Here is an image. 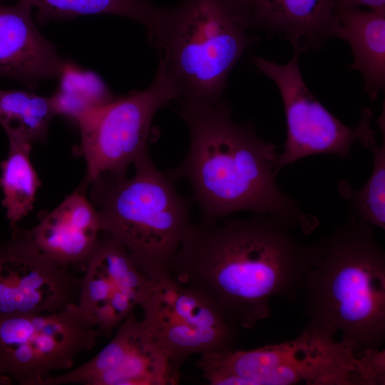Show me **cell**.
I'll use <instances>...</instances> for the list:
<instances>
[{
    "label": "cell",
    "instance_id": "1",
    "mask_svg": "<svg viewBox=\"0 0 385 385\" xmlns=\"http://www.w3.org/2000/svg\"><path fill=\"white\" fill-rule=\"evenodd\" d=\"M294 227L271 215L222 225L193 223L169 276L202 294L229 324L250 329L270 316L274 297L297 302L316 261L318 242H299Z\"/></svg>",
    "mask_w": 385,
    "mask_h": 385
},
{
    "label": "cell",
    "instance_id": "2",
    "mask_svg": "<svg viewBox=\"0 0 385 385\" xmlns=\"http://www.w3.org/2000/svg\"><path fill=\"white\" fill-rule=\"evenodd\" d=\"M188 125L190 145L182 163L168 173L190 185L202 213V222L240 211L287 219L306 234L319 225L276 183L277 146L262 139L251 123L239 124L222 98L179 105Z\"/></svg>",
    "mask_w": 385,
    "mask_h": 385
},
{
    "label": "cell",
    "instance_id": "3",
    "mask_svg": "<svg viewBox=\"0 0 385 385\" xmlns=\"http://www.w3.org/2000/svg\"><path fill=\"white\" fill-rule=\"evenodd\" d=\"M302 287L304 328L334 337L359 355L385 340V253L374 227L351 214L318 242Z\"/></svg>",
    "mask_w": 385,
    "mask_h": 385
},
{
    "label": "cell",
    "instance_id": "4",
    "mask_svg": "<svg viewBox=\"0 0 385 385\" xmlns=\"http://www.w3.org/2000/svg\"><path fill=\"white\" fill-rule=\"evenodd\" d=\"M240 0H182L163 9L148 36L171 81L178 104L222 98L227 78L254 41Z\"/></svg>",
    "mask_w": 385,
    "mask_h": 385
},
{
    "label": "cell",
    "instance_id": "5",
    "mask_svg": "<svg viewBox=\"0 0 385 385\" xmlns=\"http://www.w3.org/2000/svg\"><path fill=\"white\" fill-rule=\"evenodd\" d=\"M135 173L117 179L104 173L91 184V202L101 232L128 252L149 279L169 277L172 260L193 222L175 180L160 170L148 150L134 163Z\"/></svg>",
    "mask_w": 385,
    "mask_h": 385
},
{
    "label": "cell",
    "instance_id": "6",
    "mask_svg": "<svg viewBox=\"0 0 385 385\" xmlns=\"http://www.w3.org/2000/svg\"><path fill=\"white\" fill-rule=\"evenodd\" d=\"M196 365L212 385H366L359 355L307 328L278 344L202 354Z\"/></svg>",
    "mask_w": 385,
    "mask_h": 385
},
{
    "label": "cell",
    "instance_id": "7",
    "mask_svg": "<svg viewBox=\"0 0 385 385\" xmlns=\"http://www.w3.org/2000/svg\"><path fill=\"white\" fill-rule=\"evenodd\" d=\"M98 334L78 304L44 314H0V384L43 385L94 346Z\"/></svg>",
    "mask_w": 385,
    "mask_h": 385
},
{
    "label": "cell",
    "instance_id": "8",
    "mask_svg": "<svg viewBox=\"0 0 385 385\" xmlns=\"http://www.w3.org/2000/svg\"><path fill=\"white\" fill-rule=\"evenodd\" d=\"M175 98L171 81L158 65L146 89L82 113L76 123L87 166L85 182L91 183L104 173L117 179L126 178L128 167L148 150L155 115Z\"/></svg>",
    "mask_w": 385,
    "mask_h": 385
},
{
    "label": "cell",
    "instance_id": "9",
    "mask_svg": "<svg viewBox=\"0 0 385 385\" xmlns=\"http://www.w3.org/2000/svg\"><path fill=\"white\" fill-rule=\"evenodd\" d=\"M300 54L294 51L285 64L252 56V63L277 86L284 105L287 137L279 154V170L307 156L330 154L346 158L354 144L369 150L377 145L371 125V110L361 108L360 120L354 128L341 122L306 85L299 66Z\"/></svg>",
    "mask_w": 385,
    "mask_h": 385
},
{
    "label": "cell",
    "instance_id": "10",
    "mask_svg": "<svg viewBox=\"0 0 385 385\" xmlns=\"http://www.w3.org/2000/svg\"><path fill=\"white\" fill-rule=\"evenodd\" d=\"M140 307L145 330L178 369L193 354L235 349L240 337L206 297L170 277L155 282Z\"/></svg>",
    "mask_w": 385,
    "mask_h": 385
},
{
    "label": "cell",
    "instance_id": "11",
    "mask_svg": "<svg viewBox=\"0 0 385 385\" xmlns=\"http://www.w3.org/2000/svg\"><path fill=\"white\" fill-rule=\"evenodd\" d=\"M0 249V314L50 313L78 304L80 278L42 252L16 226Z\"/></svg>",
    "mask_w": 385,
    "mask_h": 385
},
{
    "label": "cell",
    "instance_id": "12",
    "mask_svg": "<svg viewBox=\"0 0 385 385\" xmlns=\"http://www.w3.org/2000/svg\"><path fill=\"white\" fill-rule=\"evenodd\" d=\"M84 271L78 306L99 337L111 336L135 307H141L155 282L143 273L122 245L103 232Z\"/></svg>",
    "mask_w": 385,
    "mask_h": 385
},
{
    "label": "cell",
    "instance_id": "13",
    "mask_svg": "<svg viewBox=\"0 0 385 385\" xmlns=\"http://www.w3.org/2000/svg\"><path fill=\"white\" fill-rule=\"evenodd\" d=\"M111 341L94 357L43 385H175V367L132 313L115 329Z\"/></svg>",
    "mask_w": 385,
    "mask_h": 385
},
{
    "label": "cell",
    "instance_id": "14",
    "mask_svg": "<svg viewBox=\"0 0 385 385\" xmlns=\"http://www.w3.org/2000/svg\"><path fill=\"white\" fill-rule=\"evenodd\" d=\"M32 6L23 1H0V78L16 81L29 89L58 79L66 61L39 31Z\"/></svg>",
    "mask_w": 385,
    "mask_h": 385
},
{
    "label": "cell",
    "instance_id": "15",
    "mask_svg": "<svg viewBox=\"0 0 385 385\" xmlns=\"http://www.w3.org/2000/svg\"><path fill=\"white\" fill-rule=\"evenodd\" d=\"M83 185L29 230L37 247L63 267L85 270L101 234L97 210Z\"/></svg>",
    "mask_w": 385,
    "mask_h": 385
},
{
    "label": "cell",
    "instance_id": "16",
    "mask_svg": "<svg viewBox=\"0 0 385 385\" xmlns=\"http://www.w3.org/2000/svg\"><path fill=\"white\" fill-rule=\"evenodd\" d=\"M254 29L287 39L301 53L333 37V0H240Z\"/></svg>",
    "mask_w": 385,
    "mask_h": 385
},
{
    "label": "cell",
    "instance_id": "17",
    "mask_svg": "<svg viewBox=\"0 0 385 385\" xmlns=\"http://www.w3.org/2000/svg\"><path fill=\"white\" fill-rule=\"evenodd\" d=\"M333 37L346 41L352 51L350 68L362 76L371 100L385 86V13L356 6H336Z\"/></svg>",
    "mask_w": 385,
    "mask_h": 385
},
{
    "label": "cell",
    "instance_id": "18",
    "mask_svg": "<svg viewBox=\"0 0 385 385\" xmlns=\"http://www.w3.org/2000/svg\"><path fill=\"white\" fill-rule=\"evenodd\" d=\"M3 0H0L1 1ZM35 8L36 20L44 25L51 21L70 20L78 16L113 14L134 20L150 34L158 24L163 9L150 0H15Z\"/></svg>",
    "mask_w": 385,
    "mask_h": 385
},
{
    "label": "cell",
    "instance_id": "19",
    "mask_svg": "<svg viewBox=\"0 0 385 385\" xmlns=\"http://www.w3.org/2000/svg\"><path fill=\"white\" fill-rule=\"evenodd\" d=\"M56 115L51 97L28 91L0 88V125L9 145L44 142Z\"/></svg>",
    "mask_w": 385,
    "mask_h": 385
},
{
    "label": "cell",
    "instance_id": "20",
    "mask_svg": "<svg viewBox=\"0 0 385 385\" xmlns=\"http://www.w3.org/2000/svg\"><path fill=\"white\" fill-rule=\"evenodd\" d=\"M31 145H9L7 157L1 163L2 205L11 228L32 210L41 181L30 160Z\"/></svg>",
    "mask_w": 385,
    "mask_h": 385
},
{
    "label": "cell",
    "instance_id": "21",
    "mask_svg": "<svg viewBox=\"0 0 385 385\" xmlns=\"http://www.w3.org/2000/svg\"><path fill=\"white\" fill-rule=\"evenodd\" d=\"M58 80V88L51 96L56 115L74 122L86 111L115 99L96 73L79 68L68 61Z\"/></svg>",
    "mask_w": 385,
    "mask_h": 385
},
{
    "label": "cell",
    "instance_id": "22",
    "mask_svg": "<svg viewBox=\"0 0 385 385\" xmlns=\"http://www.w3.org/2000/svg\"><path fill=\"white\" fill-rule=\"evenodd\" d=\"M385 129L380 145L370 150L374 155L373 170L366 184L354 190L348 181L338 186L342 199L349 202L353 215L373 227L385 229Z\"/></svg>",
    "mask_w": 385,
    "mask_h": 385
},
{
    "label": "cell",
    "instance_id": "23",
    "mask_svg": "<svg viewBox=\"0 0 385 385\" xmlns=\"http://www.w3.org/2000/svg\"><path fill=\"white\" fill-rule=\"evenodd\" d=\"M336 6H366L369 9L385 13V0H333Z\"/></svg>",
    "mask_w": 385,
    "mask_h": 385
}]
</instances>
